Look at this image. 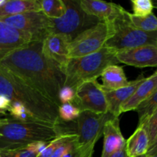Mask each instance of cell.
<instances>
[{"instance_id": "cell-1", "label": "cell", "mask_w": 157, "mask_h": 157, "mask_svg": "<svg viewBox=\"0 0 157 157\" xmlns=\"http://www.w3.org/2000/svg\"><path fill=\"white\" fill-rule=\"evenodd\" d=\"M42 41H32L13 51L0 61L6 69L59 107V93L64 86L62 67L48 58L41 50Z\"/></svg>"}, {"instance_id": "cell-2", "label": "cell", "mask_w": 157, "mask_h": 157, "mask_svg": "<svg viewBox=\"0 0 157 157\" xmlns=\"http://www.w3.org/2000/svg\"><path fill=\"white\" fill-rule=\"evenodd\" d=\"M75 133L67 130L62 121L57 124L44 121H22L13 117H0V150L24 148L36 142L49 143L64 133Z\"/></svg>"}, {"instance_id": "cell-3", "label": "cell", "mask_w": 157, "mask_h": 157, "mask_svg": "<svg viewBox=\"0 0 157 157\" xmlns=\"http://www.w3.org/2000/svg\"><path fill=\"white\" fill-rule=\"evenodd\" d=\"M0 96L23 104L38 121L57 124L61 122L58 107L15 75L0 67Z\"/></svg>"}, {"instance_id": "cell-4", "label": "cell", "mask_w": 157, "mask_h": 157, "mask_svg": "<svg viewBox=\"0 0 157 157\" xmlns=\"http://www.w3.org/2000/svg\"><path fill=\"white\" fill-rule=\"evenodd\" d=\"M117 64L116 53L104 47L90 55L69 58L64 67V86L76 90L85 81L97 80L106 67Z\"/></svg>"}, {"instance_id": "cell-5", "label": "cell", "mask_w": 157, "mask_h": 157, "mask_svg": "<svg viewBox=\"0 0 157 157\" xmlns=\"http://www.w3.org/2000/svg\"><path fill=\"white\" fill-rule=\"evenodd\" d=\"M112 35L104 48L114 53L144 45H157V32H146L130 24L128 12L123 10L121 15L110 21Z\"/></svg>"}, {"instance_id": "cell-6", "label": "cell", "mask_w": 157, "mask_h": 157, "mask_svg": "<svg viewBox=\"0 0 157 157\" xmlns=\"http://www.w3.org/2000/svg\"><path fill=\"white\" fill-rule=\"evenodd\" d=\"M64 1L66 6L64 15L57 19L49 18V35L60 34L68 37L72 41L81 32L100 22L98 18L87 15L82 10L80 0Z\"/></svg>"}, {"instance_id": "cell-7", "label": "cell", "mask_w": 157, "mask_h": 157, "mask_svg": "<svg viewBox=\"0 0 157 157\" xmlns=\"http://www.w3.org/2000/svg\"><path fill=\"white\" fill-rule=\"evenodd\" d=\"M114 117L110 113H95L82 111L77 119V153L92 157L95 144L102 136L106 122Z\"/></svg>"}, {"instance_id": "cell-8", "label": "cell", "mask_w": 157, "mask_h": 157, "mask_svg": "<svg viewBox=\"0 0 157 157\" xmlns=\"http://www.w3.org/2000/svg\"><path fill=\"white\" fill-rule=\"evenodd\" d=\"M112 35L110 22L100 21L74 38L69 46V58L85 56L101 50Z\"/></svg>"}, {"instance_id": "cell-9", "label": "cell", "mask_w": 157, "mask_h": 157, "mask_svg": "<svg viewBox=\"0 0 157 157\" xmlns=\"http://www.w3.org/2000/svg\"><path fill=\"white\" fill-rule=\"evenodd\" d=\"M72 103L81 112L108 113L105 91L97 80L85 81L80 84L75 90V97Z\"/></svg>"}, {"instance_id": "cell-10", "label": "cell", "mask_w": 157, "mask_h": 157, "mask_svg": "<svg viewBox=\"0 0 157 157\" xmlns=\"http://www.w3.org/2000/svg\"><path fill=\"white\" fill-rule=\"evenodd\" d=\"M0 20L17 30L29 34L32 41H42L49 35V18L41 12H27Z\"/></svg>"}, {"instance_id": "cell-11", "label": "cell", "mask_w": 157, "mask_h": 157, "mask_svg": "<svg viewBox=\"0 0 157 157\" xmlns=\"http://www.w3.org/2000/svg\"><path fill=\"white\" fill-rule=\"evenodd\" d=\"M119 63L136 67H157V45H144L116 54Z\"/></svg>"}, {"instance_id": "cell-12", "label": "cell", "mask_w": 157, "mask_h": 157, "mask_svg": "<svg viewBox=\"0 0 157 157\" xmlns=\"http://www.w3.org/2000/svg\"><path fill=\"white\" fill-rule=\"evenodd\" d=\"M71 40L65 35L60 34L48 35L41 42V50L43 54L64 67L69 59V46Z\"/></svg>"}, {"instance_id": "cell-13", "label": "cell", "mask_w": 157, "mask_h": 157, "mask_svg": "<svg viewBox=\"0 0 157 157\" xmlns=\"http://www.w3.org/2000/svg\"><path fill=\"white\" fill-rule=\"evenodd\" d=\"M32 41L29 34L17 30L0 20V61L11 52Z\"/></svg>"}, {"instance_id": "cell-14", "label": "cell", "mask_w": 157, "mask_h": 157, "mask_svg": "<svg viewBox=\"0 0 157 157\" xmlns=\"http://www.w3.org/2000/svg\"><path fill=\"white\" fill-rule=\"evenodd\" d=\"M80 4L87 15L106 22L114 20L124 9L118 4L100 0H80Z\"/></svg>"}, {"instance_id": "cell-15", "label": "cell", "mask_w": 157, "mask_h": 157, "mask_svg": "<svg viewBox=\"0 0 157 157\" xmlns=\"http://www.w3.org/2000/svg\"><path fill=\"white\" fill-rule=\"evenodd\" d=\"M103 136L104 146L101 157H110L125 147L126 140L120 127L119 117H113L106 122Z\"/></svg>"}, {"instance_id": "cell-16", "label": "cell", "mask_w": 157, "mask_h": 157, "mask_svg": "<svg viewBox=\"0 0 157 157\" xmlns=\"http://www.w3.org/2000/svg\"><path fill=\"white\" fill-rule=\"evenodd\" d=\"M146 78L140 75L136 80L129 81L127 86L117 90L105 92L106 98L108 104V113L114 117H119L121 113V107L126 102L135 92L138 87L145 81Z\"/></svg>"}, {"instance_id": "cell-17", "label": "cell", "mask_w": 157, "mask_h": 157, "mask_svg": "<svg viewBox=\"0 0 157 157\" xmlns=\"http://www.w3.org/2000/svg\"><path fill=\"white\" fill-rule=\"evenodd\" d=\"M157 89V71L154 74L146 78L145 81L136 88L133 94L122 104L121 113L136 110L144 101L148 99Z\"/></svg>"}, {"instance_id": "cell-18", "label": "cell", "mask_w": 157, "mask_h": 157, "mask_svg": "<svg viewBox=\"0 0 157 157\" xmlns=\"http://www.w3.org/2000/svg\"><path fill=\"white\" fill-rule=\"evenodd\" d=\"M150 147V140L144 125L138 126L134 133L126 140L127 157H137L146 155Z\"/></svg>"}, {"instance_id": "cell-19", "label": "cell", "mask_w": 157, "mask_h": 157, "mask_svg": "<svg viewBox=\"0 0 157 157\" xmlns=\"http://www.w3.org/2000/svg\"><path fill=\"white\" fill-rule=\"evenodd\" d=\"M31 12H41L38 0H6L0 6V19Z\"/></svg>"}, {"instance_id": "cell-20", "label": "cell", "mask_w": 157, "mask_h": 157, "mask_svg": "<svg viewBox=\"0 0 157 157\" xmlns=\"http://www.w3.org/2000/svg\"><path fill=\"white\" fill-rule=\"evenodd\" d=\"M101 76L103 82L102 87L105 92L117 90L129 84L124 68L117 64L106 67Z\"/></svg>"}, {"instance_id": "cell-21", "label": "cell", "mask_w": 157, "mask_h": 157, "mask_svg": "<svg viewBox=\"0 0 157 157\" xmlns=\"http://www.w3.org/2000/svg\"><path fill=\"white\" fill-rule=\"evenodd\" d=\"M41 12L50 19H57L64 15L66 6L64 0H42L39 1Z\"/></svg>"}, {"instance_id": "cell-22", "label": "cell", "mask_w": 157, "mask_h": 157, "mask_svg": "<svg viewBox=\"0 0 157 157\" xmlns=\"http://www.w3.org/2000/svg\"><path fill=\"white\" fill-rule=\"evenodd\" d=\"M130 24L136 29L146 32H157V16L153 13L147 16H137L128 12Z\"/></svg>"}, {"instance_id": "cell-23", "label": "cell", "mask_w": 157, "mask_h": 157, "mask_svg": "<svg viewBox=\"0 0 157 157\" xmlns=\"http://www.w3.org/2000/svg\"><path fill=\"white\" fill-rule=\"evenodd\" d=\"M157 109V89L152 94L151 96L142 103L139 107L136 108V111L137 112L139 116V124L138 126L144 124L148 120Z\"/></svg>"}, {"instance_id": "cell-24", "label": "cell", "mask_w": 157, "mask_h": 157, "mask_svg": "<svg viewBox=\"0 0 157 157\" xmlns=\"http://www.w3.org/2000/svg\"><path fill=\"white\" fill-rule=\"evenodd\" d=\"M77 140H78V135L76 133H69L60 135L58 137L50 141L46 147L45 150L37 157H51L55 150L61 144L70 142V141Z\"/></svg>"}, {"instance_id": "cell-25", "label": "cell", "mask_w": 157, "mask_h": 157, "mask_svg": "<svg viewBox=\"0 0 157 157\" xmlns=\"http://www.w3.org/2000/svg\"><path fill=\"white\" fill-rule=\"evenodd\" d=\"M81 112L73 103L62 104L58 107V116L61 121L70 122L77 120Z\"/></svg>"}, {"instance_id": "cell-26", "label": "cell", "mask_w": 157, "mask_h": 157, "mask_svg": "<svg viewBox=\"0 0 157 157\" xmlns=\"http://www.w3.org/2000/svg\"><path fill=\"white\" fill-rule=\"evenodd\" d=\"M8 111L10 113L11 117L19 120V121H29L36 120L34 118L32 113L23 104L18 102L11 103V106Z\"/></svg>"}, {"instance_id": "cell-27", "label": "cell", "mask_w": 157, "mask_h": 157, "mask_svg": "<svg viewBox=\"0 0 157 157\" xmlns=\"http://www.w3.org/2000/svg\"><path fill=\"white\" fill-rule=\"evenodd\" d=\"M132 9L133 15L137 16H147L153 13V2L151 0H132Z\"/></svg>"}, {"instance_id": "cell-28", "label": "cell", "mask_w": 157, "mask_h": 157, "mask_svg": "<svg viewBox=\"0 0 157 157\" xmlns=\"http://www.w3.org/2000/svg\"><path fill=\"white\" fill-rule=\"evenodd\" d=\"M38 154L29 147L14 150H0V157H37Z\"/></svg>"}, {"instance_id": "cell-29", "label": "cell", "mask_w": 157, "mask_h": 157, "mask_svg": "<svg viewBox=\"0 0 157 157\" xmlns=\"http://www.w3.org/2000/svg\"><path fill=\"white\" fill-rule=\"evenodd\" d=\"M141 125H144L146 130H147L150 146L157 136V109L148 118V120Z\"/></svg>"}, {"instance_id": "cell-30", "label": "cell", "mask_w": 157, "mask_h": 157, "mask_svg": "<svg viewBox=\"0 0 157 157\" xmlns=\"http://www.w3.org/2000/svg\"><path fill=\"white\" fill-rule=\"evenodd\" d=\"M71 153H77V140L70 141L61 144L55 150L51 157H63Z\"/></svg>"}, {"instance_id": "cell-31", "label": "cell", "mask_w": 157, "mask_h": 157, "mask_svg": "<svg viewBox=\"0 0 157 157\" xmlns=\"http://www.w3.org/2000/svg\"><path fill=\"white\" fill-rule=\"evenodd\" d=\"M75 97V90L70 87L64 86L59 93V100L61 104L72 103Z\"/></svg>"}, {"instance_id": "cell-32", "label": "cell", "mask_w": 157, "mask_h": 157, "mask_svg": "<svg viewBox=\"0 0 157 157\" xmlns=\"http://www.w3.org/2000/svg\"><path fill=\"white\" fill-rule=\"evenodd\" d=\"M11 101L4 96H0V109L7 112L11 106Z\"/></svg>"}, {"instance_id": "cell-33", "label": "cell", "mask_w": 157, "mask_h": 157, "mask_svg": "<svg viewBox=\"0 0 157 157\" xmlns=\"http://www.w3.org/2000/svg\"><path fill=\"white\" fill-rule=\"evenodd\" d=\"M147 155H152V154H157V136L156 139L154 140V141L153 142V144L150 146L149 147L148 152L147 153Z\"/></svg>"}, {"instance_id": "cell-34", "label": "cell", "mask_w": 157, "mask_h": 157, "mask_svg": "<svg viewBox=\"0 0 157 157\" xmlns=\"http://www.w3.org/2000/svg\"><path fill=\"white\" fill-rule=\"evenodd\" d=\"M110 157H127V153H126V150L125 147L123 149H121V150H119L118 152L115 153L114 154H113Z\"/></svg>"}, {"instance_id": "cell-35", "label": "cell", "mask_w": 157, "mask_h": 157, "mask_svg": "<svg viewBox=\"0 0 157 157\" xmlns=\"http://www.w3.org/2000/svg\"><path fill=\"white\" fill-rule=\"evenodd\" d=\"M153 7L156 8L157 9V0H153Z\"/></svg>"}, {"instance_id": "cell-36", "label": "cell", "mask_w": 157, "mask_h": 157, "mask_svg": "<svg viewBox=\"0 0 157 157\" xmlns=\"http://www.w3.org/2000/svg\"><path fill=\"white\" fill-rule=\"evenodd\" d=\"M2 115H6V111H4V110L0 109V117H1Z\"/></svg>"}, {"instance_id": "cell-37", "label": "cell", "mask_w": 157, "mask_h": 157, "mask_svg": "<svg viewBox=\"0 0 157 157\" xmlns=\"http://www.w3.org/2000/svg\"><path fill=\"white\" fill-rule=\"evenodd\" d=\"M74 157H84L82 156V155L81 154V153H75V156Z\"/></svg>"}, {"instance_id": "cell-38", "label": "cell", "mask_w": 157, "mask_h": 157, "mask_svg": "<svg viewBox=\"0 0 157 157\" xmlns=\"http://www.w3.org/2000/svg\"><path fill=\"white\" fill-rule=\"evenodd\" d=\"M147 157H157V154H152V155H147Z\"/></svg>"}, {"instance_id": "cell-39", "label": "cell", "mask_w": 157, "mask_h": 157, "mask_svg": "<svg viewBox=\"0 0 157 157\" xmlns=\"http://www.w3.org/2000/svg\"><path fill=\"white\" fill-rule=\"evenodd\" d=\"M5 2H6V0H0V6L4 4Z\"/></svg>"}, {"instance_id": "cell-40", "label": "cell", "mask_w": 157, "mask_h": 157, "mask_svg": "<svg viewBox=\"0 0 157 157\" xmlns=\"http://www.w3.org/2000/svg\"><path fill=\"white\" fill-rule=\"evenodd\" d=\"M137 157H147V154H146V155H143V156H137Z\"/></svg>"}, {"instance_id": "cell-41", "label": "cell", "mask_w": 157, "mask_h": 157, "mask_svg": "<svg viewBox=\"0 0 157 157\" xmlns=\"http://www.w3.org/2000/svg\"></svg>"}]
</instances>
